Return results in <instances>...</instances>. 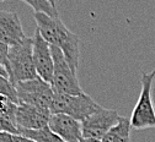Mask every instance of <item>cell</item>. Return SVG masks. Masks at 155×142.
<instances>
[{"mask_svg": "<svg viewBox=\"0 0 155 142\" xmlns=\"http://www.w3.org/2000/svg\"><path fill=\"white\" fill-rule=\"evenodd\" d=\"M30 5L35 12H45L52 17H58V10L55 6H53L48 0H21Z\"/></svg>", "mask_w": 155, "mask_h": 142, "instance_id": "5bb4252c", "label": "cell"}, {"mask_svg": "<svg viewBox=\"0 0 155 142\" xmlns=\"http://www.w3.org/2000/svg\"><path fill=\"white\" fill-rule=\"evenodd\" d=\"M17 134L22 135L25 137H28L36 142H67L58 135H55L53 131H51L48 126L40 129V130H27V129L17 128Z\"/></svg>", "mask_w": 155, "mask_h": 142, "instance_id": "4fadbf2b", "label": "cell"}, {"mask_svg": "<svg viewBox=\"0 0 155 142\" xmlns=\"http://www.w3.org/2000/svg\"><path fill=\"white\" fill-rule=\"evenodd\" d=\"M101 106L87 96L85 92L80 94H53L51 102V114H65L79 121L85 120Z\"/></svg>", "mask_w": 155, "mask_h": 142, "instance_id": "3957f363", "label": "cell"}, {"mask_svg": "<svg viewBox=\"0 0 155 142\" xmlns=\"http://www.w3.org/2000/svg\"><path fill=\"white\" fill-rule=\"evenodd\" d=\"M130 120L121 116L116 124L101 140L102 142H130Z\"/></svg>", "mask_w": 155, "mask_h": 142, "instance_id": "7c38bea8", "label": "cell"}, {"mask_svg": "<svg viewBox=\"0 0 155 142\" xmlns=\"http://www.w3.org/2000/svg\"><path fill=\"white\" fill-rule=\"evenodd\" d=\"M26 37L20 17L16 12L0 11V40L3 43L12 47L21 43Z\"/></svg>", "mask_w": 155, "mask_h": 142, "instance_id": "8fae6325", "label": "cell"}, {"mask_svg": "<svg viewBox=\"0 0 155 142\" xmlns=\"http://www.w3.org/2000/svg\"><path fill=\"white\" fill-rule=\"evenodd\" d=\"M48 2H49V3H51L53 6H55V2H57V0H48Z\"/></svg>", "mask_w": 155, "mask_h": 142, "instance_id": "ac0fdd59", "label": "cell"}, {"mask_svg": "<svg viewBox=\"0 0 155 142\" xmlns=\"http://www.w3.org/2000/svg\"><path fill=\"white\" fill-rule=\"evenodd\" d=\"M8 64L9 80L14 86L17 82L38 77L32 55V38L26 37L21 43L9 47Z\"/></svg>", "mask_w": 155, "mask_h": 142, "instance_id": "7a4b0ae2", "label": "cell"}, {"mask_svg": "<svg viewBox=\"0 0 155 142\" xmlns=\"http://www.w3.org/2000/svg\"><path fill=\"white\" fill-rule=\"evenodd\" d=\"M53 58V77L51 86L55 93L63 94H80L84 93L78 74H75L69 66L63 52L54 46H51Z\"/></svg>", "mask_w": 155, "mask_h": 142, "instance_id": "5b68a950", "label": "cell"}, {"mask_svg": "<svg viewBox=\"0 0 155 142\" xmlns=\"http://www.w3.org/2000/svg\"><path fill=\"white\" fill-rule=\"evenodd\" d=\"M37 31L51 46L58 47L64 54L71 70L78 74L80 58V39L74 32L68 30L63 21L58 17H52L45 12H33Z\"/></svg>", "mask_w": 155, "mask_h": 142, "instance_id": "6da1fadb", "label": "cell"}, {"mask_svg": "<svg viewBox=\"0 0 155 142\" xmlns=\"http://www.w3.org/2000/svg\"><path fill=\"white\" fill-rule=\"evenodd\" d=\"M51 116L49 109L38 108L26 103H17L15 113L16 128L27 130H40L48 126Z\"/></svg>", "mask_w": 155, "mask_h": 142, "instance_id": "9c48e42d", "label": "cell"}, {"mask_svg": "<svg viewBox=\"0 0 155 142\" xmlns=\"http://www.w3.org/2000/svg\"><path fill=\"white\" fill-rule=\"evenodd\" d=\"M48 128L67 142H80L83 138L81 121L65 114H51Z\"/></svg>", "mask_w": 155, "mask_h": 142, "instance_id": "30bf717a", "label": "cell"}, {"mask_svg": "<svg viewBox=\"0 0 155 142\" xmlns=\"http://www.w3.org/2000/svg\"><path fill=\"white\" fill-rule=\"evenodd\" d=\"M80 142H102L101 140H94V138H81Z\"/></svg>", "mask_w": 155, "mask_h": 142, "instance_id": "e0dca14e", "label": "cell"}, {"mask_svg": "<svg viewBox=\"0 0 155 142\" xmlns=\"http://www.w3.org/2000/svg\"><path fill=\"white\" fill-rule=\"evenodd\" d=\"M0 142H36L28 137L8 131H0Z\"/></svg>", "mask_w": 155, "mask_h": 142, "instance_id": "9a60e30c", "label": "cell"}, {"mask_svg": "<svg viewBox=\"0 0 155 142\" xmlns=\"http://www.w3.org/2000/svg\"><path fill=\"white\" fill-rule=\"evenodd\" d=\"M8 53H9V47L0 40V64L6 69V71H8V66H9V64H8Z\"/></svg>", "mask_w": 155, "mask_h": 142, "instance_id": "2e32d148", "label": "cell"}, {"mask_svg": "<svg viewBox=\"0 0 155 142\" xmlns=\"http://www.w3.org/2000/svg\"><path fill=\"white\" fill-rule=\"evenodd\" d=\"M32 55L38 77L51 85L53 77V58L51 44L36 30L32 37Z\"/></svg>", "mask_w": 155, "mask_h": 142, "instance_id": "ba28073f", "label": "cell"}, {"mask_svg": "<svg viewBox=\"0 0 155 142\" xmlns=\"http://www.w3.org/2000/svg\"><path fill=\"white\" fill-rule=\"evenodd\" d=\"M155 78V69L150 72H142V91L132 115L129 118L132 129L143 130L155 128V108L151 98V86Z\"/></svg>", "mask_w": 155, "mask_h": 142, "instance_id": "277c9868", "label": "cell"}, {"mask_svg": "<svg viewBox=\"0 0 155 142\" xmlns=\"http://www.w3.org/2000/svg\"><path fill=\"white\" fill-rule=\"evenodd\" d=\"M15 88L17 93L18 103L21 102L38 108L49 109L54 91L52 86L42 78L37 77V78L22 81V82H17L15 85Z\"/></svg>", "mask_w": 155, "mask_h": 142, "instance_id": "8992f818", "label": "cell"}, {"mask_svg": "<svg viewBox=\"0 0 155 142\" xmlns=\"http://www.w3.org/2000/svg\"><path fill=\"white\" fill-rule=\"evenodd\" d=\"M120 114L114 109L100 107L96 112L81 121L83 138L102 140L104 136L118 123Z\"/></svg>", "mask_w": 155, "mask_h": 142, "instance_id": "52a82bcc", "label": "cell"}]
</instances>
